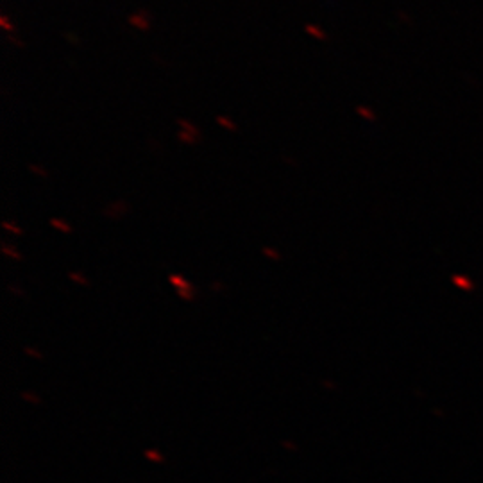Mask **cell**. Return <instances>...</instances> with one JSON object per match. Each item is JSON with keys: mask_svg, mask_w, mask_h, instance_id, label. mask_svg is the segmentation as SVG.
Returning a JSON list of instances; mask_svg holds the SVG:
<instances>
[{"mask_svg": "<svg viewBox=\"0 0 483 483\" xmlns=\"http://www.w3.org/2000/svg\"><path fill=\"white\" fill-rule=\"evenodd\" d=\"M129 23H131L132 27H136V29H140V30H147L149 29V20H147V16L144 15V11L129 16Z\"/></svg>", "mask_w": 483, "mask_h": 483, "instance_id": "cell-1", "label": "cell"}, {"mask_svg": "<svg viewBox=\"0 0 483 483\" xmlns=\"http://www.w3.org/2000/svg\"><path fill=\"white\" fill-rule=\"evenodd\" d=\"M304 30L309 34V36H314V38L317 40H326V32L321 29L319 25H314V23H308V25L304 27Z\"/></svg>", "mask_w": 483, "mask_h": 483, "instance_id": "cell-2", "label": "cell"}, {"mask_svg": "<svg viewBox=\"0 0 483 483\" xmlns=\"http://www.w3.org/2000/svg\"><path fill=\"white\" fill-rule=\"evenodd\" d=\"M178 294L181 299H186V301H190V299H193V288L192 285H186V287L183 288H178Z\"/></svg>", "mask_w": 483, "mask_h": 483, "instance_id": "cell-3", "label": "cell"}, {"mask_svg": "<svg viewBox=\"0 0 483 483\" xmlns=\"http://www.w3.org/2000/svg\"><path fill=\"white\" fill-rule=\"evenodd\" d=\"M168 280H170V283L174 285L176 288H183V287H186V285H190L188 281L183 280L181 275H178V274H172V275H170V278H168Z\"/></svg>", "mask_w": 483, "mask_h": 483, "instance_id": "cell-4", "label": "cell"}, {"mask_svg": "<svg viewBox=\"0 0 483 483\" xmlns=\"http://www.w3.org/2000/svg\"><path fill=\"white\" fill-rule=\"evenodd\" d=\"M50 224H52L54 227H57L59 231H63V233H70V231H72V227L68 226V224H64L63 220H59V219H52L50 220Z\"/></svg>", "mask_w": 483, "mask_h": 483, "instance_id": "cell-5", "label": "cell"}, {"mask_svg": "<svg viewBox=\"0 0 483 483\" xmlns=\"http://www.w3.org/2000/svg\"><path fill=\"white\" fill-rule=\"evenodd\" d=\"M179 125L183 127V131H186V132H192V134H195V136H199V131H197V127L193 124H190L188 120H179Z\"/></svg>", "mask_w": 483, "mask_h": 483, "instance_id": "cell-6", "label": "cell"}, {"mask_svg": "<svg viewBox=\"0 0 483 483\" xmlns=\"http://www.w3.org/2000/svg\"><path fill=\"white\" fill-rule=\"evenodd\" d=\"M179 138H181V142H186V144H193V142L199 140V136L192 134V132H186V131L179 132Z\"/></svg>", "mask_w": 483, "mask_h": 483, "instance_id": "cell-7", "label": "cell"}, {"mask_svg": "<svg viewBox=\"0 0 483 483\" xmlns=\"http://www.w3.org/2000/svg\"><path fill=\"white\" fill-rule=\"evenodd\" d=\"M217 122H219L222 127H227V129H231V131H234V124H233V120H229V118H226V117H217Z\"/></svg>", "mask_w": 483, "mask_h": 483, "instance_id": "cell-8", "label": "cell"}, {"mask_svg": "<svg viewBox=\"0 0 483 483\" xmlns=\"http://www.w3.org/2000/svg\"><path fill=\"white\" fill-rule=\"evenodd\" d=\"M2 251H4V254H8V256L15 258V260H22V258H20V254L16 253L15 249H11V247H8V246H2Z\"/></svg>", "mask_w": 483, "mask_h": 483, "instance_id": "cell-9", "label": "cell"}, {"mask_svg": "<svg viewBox=\"0 0 483 483\" xmlns=\"http://www.w3.org/2000/svg\"><path fill=\"white\" fill-rule=\"evenodd\" d=\"M68 278H70V280H74V281H76V283H81V285H88V281L84 280L83 275H79V274H74V272H70V274H68Z\"/></svg>", "mask_w": 483, "mask_h": 483, "instance_id": "cell-10", "label": "cell"}, {"mask_svg": "<svg viewBox=\"0 0 483 483\" xmlns=\"http://www.w3.org/2000/svg\"><path fill=\"white\" fill-rule=\"evenodd\" d=\"M2 226H4V229H9V231H11V233H15V234H22V229H18V227H16V226H11V224H9V222H4V224H2Z\"/></svg>", "mask_w": 483, "mask_h": 483, "instance_id": "cell-11", "label": "cell"}, {"mask_svg": "<svg viewBox=\"0 0 483 483\" xmlns=\"http://www.w3.org/2000/svg\"><path fill=\"white\" fill-rule=\"evenodd\" d=\"M263 253L267 254V256H270V258H274V260H280V254L275 253L274 249H268V247H263Z\"/></svg>", "mask_w": 483, "mask_h": 483, "instance_id": "cell-12", "label": "cell"}, {"mask_svg": "<svg viewBox=\"0 0 483 483\" xmlns=\"http://www.w3.org/2000/svg\"><path fill=\"white\" fill-rule=\"evenodd\" d=\"M0 20H2V27H4V29L13 30V25H11V23H9V20L6 18V16H2V18H0Z\"/></svg>", "mask_w": 483, "mask_h": 483, "instance_id": "cell-13", "label": "cell"}, {"mask_svg": "<svg viewBox=\"0 0 483 483\" xmlns=\"http://www.w3.org/2000/svg\"><path fill=\"white\" fill-rule=\"evenodd\" d=\"M30 170H34V172H38L40 176H43V178H47V172H45V170H40L36 165H30Z\"/></svg>", "mask_w": 483, "mask_h": 483, "instance_id": "cell-14", "label": "cell"}, {"mask_svg": "<svg viewBox=\"0 0 483 483\" xmlns=\"http://www.w3.org/2000/svg\"><path fill=\"white\" fill-rule=\"evenodd\" d=\"M25 351L29 353V355L36 356V358H42V355H40V353H36V351H34V349H25Z\"/></svg>", "mask_w": 483, "mask_h": 483, "instance_id": "cell-15", "label": "cell"}]
</instances>
